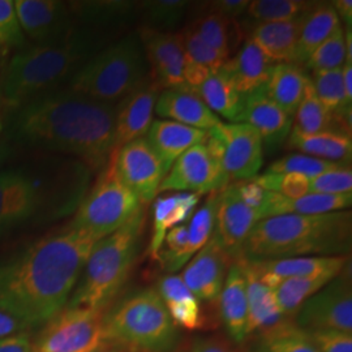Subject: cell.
Listing matches in <instances>:
<instances>
[{
    "mask_svg": "<svg viewBox=\"0 0 352 352\" xmlns=\"http://www.w3.org/2000/svg\"><path fill=\"white\" fill-rule=\"evenodd\" d=\"M96 243L69 223L0 260V309L30 329L47 324L71 299Z\"/></svg>",
    "mask_w": 352,
    "mask_h": 352,
    "instance_id": "cell-1",
    "label": "cell"
},
{
    "mask_svg": "<svg viewBox=\"0 0 352 352\" xmlns=\"http://www.w3.org/2000/svg\"><path fill=\"white\" fill-rule=\"evenodd\" d=\"M115 104L54 90L19 106L10 119L17 142L72 157L90 170L106 167L113 153Z\"/></svg>",
    "mask_w": 352,
    "mask_h": 352,
    "instance_id": "cell-2",
    "label": "cell"
},
{
    "mask_svg": "<svg viewBox=\"0 0 352 352\" xmlns=\"http://www.w3.org/2000/svg\"><path fill=\"white\" fill-rule=\"evenodd\" d=\"M351 241L350 210L274 215L258 221L253 227L240 258L267 261L305 256H347Z\"/></svg>",
    "mask_w": 352,
    "mask_h": 352,
    "instance_id": "cell-3",
    "label": "cell"
},
{
    "mask_svg": "<svg viewBox=\"0 0 352 352\" xmlns=\"http://www.w3.org/2000/svg\"><path fill=\"white\" fill-rule=\"evenodd\" d=\"M97 37L72 29L65 37L16 54L3 78V97L19 107L54 91L88 62L98 47Z\"/></svg>",
    "mask_w": 352,
    "mask_h": 352,
    "instance_id": "cell-4",
    "label": "cell"
},
{
    "mask_svg": "<svg viewBox=\"0 0 352 352\" xmlns=\"http://www.w3.org/2000/svg\"><path fill=\"white\" fill-rule=\"evenodd\" d=\"M145 222L142 205L124 226L96 243L67 307L104 309L123 287L135 265Z\"/></svg>",
    "mask_w": 352,
    "mask_h": 352,
    "instance_id": "cell-5",
    "label": "cell"
},
{
    "mask_svg": "<svg viewBox=\"0 0 352 352\" xmlns=\"http://www.w3.org/2000/svg\"><path fill=\"white\" fill-rule=\"evenodd\" d=\"M106 342L122 351L175 352L180 333L155 289L128 296L104 316Z\"/></svg>",
    "mask_w": 352,
    "mask_h": 352,
    "instance_id": "cell-6",
    "label": "cell"
},
{
    "mask_svg": "<svg viewBox=\"0 0 352 352\" xmlns=\"http://www.w3.org/2000/svg\"><path fill=\"white\" fill-rule=\"evenodd\" d=\"M139 34H131L94 54L69 80V89L96 101H120L146 78L148 67Z\"/></svg>",
    "mask_w": 352,
    "mask_h": 352,
    "instance_id": "cell-7",
    "label": "cell"
},
{
    "mask_svg": "<svg viewBox=\"0 0 352 352\" xmlns=\"http://www.w3.org/2000/svg\"><path fill=\"white\" fill-rule=\"evenodd\" d=\"M24 174L34 189L36 215L43 218L76 213L88 192L90 168L72 157H51Z\"/></svg>",
    "mask_w": 352,
    "mask_h": 352,
    "instance_id": "cell-8",
    "label": "cell"
},
{
    "mask_svg": "<svg viewBox=\"0 0 352 352\" xmlns=\"http://www.w3.org/2000/svg\"><path fill=\"white\" fill-rule=\"evenodd\" d=\"M142 204L118 177L113 164L107 162L96 186L87 193L71 225L101 240L124 226Z\"/></svg>",
    "mask_w": 352,
    "mask_h": 352,
    "instance_id": "cell-9",
    "label": "cell"
},
{
    "mask_svg": "<svg viewBox=\"0 0 352 352\" xmlns=\"http://www.w3.org/2000/svg\"><path fill=\"white\" fill-rule=\"evenodd\" d=\"M104 311L67 307L33 342V352H94L107 346Z\"/></svg>",
    "mask_w": 352,
    "mask_h": 352,
    "instance_id": "cell-10",
    "label": "cell"
},
{
    "mask_svg": "<svg viewBox=\"0 0 352 352\" xmlns=\"http://www.w3.org/2000/svg\"><path fill=\"white\" fill-rule=\"evenodd\" d=\"M205 142L217 155L228 183L250 180L264 164V142L247 123H219L208 131Z\"/></svg>",
    "mask_w": 352,
    "mask_h": 352,
    "instance_id": "cell-11",
    "label": "cell"
},
{
    "mask_svg": "<svg viewBox=\"0 0 352 352\" xmlns=\"http://www.w3.org/2000/svg\"><path fill=\"white\" fill-rule=\"evenodd\" d=\"M294 324L307 333L352 334V286L347 269L302 304L294 317Z\"/></svg>",
    "mask_w": 352,
    "mask_h": 352,
    "instance_id": "cell-12",
    "label": "cell"
},
{
    "mask_svg": "<svg viewBox=\"0 0 352 352\" xmlns=\"http://www.w3.org/2000/svg\"><path fill=\"white\" fill-rule=\"evenodd\" d=\"M228 184L217 155L204 141L176 160L164 176L158 193L189 192L201 196L222 190Z\"/></svg>",
    "mask_w": 352,
    "mask_h": 352,
    "instance_id": "cell-13",
    "label": "cell"
},
{
    "mask_svg": "<svg viewBox=\"0 0 352 352\" xmlns=\"http://www.w3.org/2000/svg\"><path fill=\"white\" fill-rule=\"evenodd\" d=\"M122 183L131 189L139 201L151 204L167 175L162 161L153 151L146 138L133 140L113 153L109 160Z\"/></svg>",
    "mask_w": 352,
    "mask_h": 352,
    "instance_id": "cell-14",
    "label": "cell"
},
{
    "mask_svg": "<svg viewBox=\"0 0 352 352\" xmlns=\"http://www.w3.org/2000/svg\"><path fill=\"white\" fill-rule=\"evenodd\" d=\"M234 260L212 235L210 240L197 252L179 277L200 302L218 304L227 272Z\"/></svg>",
    "mask_w": 352,
    "mask_h": 352,
    "instance_id": "cell-15",
    "label": "cell"
},
{
    "mask_svg": "<svg viewBox=\"0 0 352 352\" xmlns=\"http://www.w3.org/2000/svg\"><path fill=\"white\" fill-rule=\"evenodd\" d=\"M151 78L161 90L184 88L186 54L179 33L158 32L141 26L138 32Z\"/></svg>",
    "mask_w": 352,
    "mask_h": 352,
    "instance_id": "cell-16",
    "label": "cell"
},
{
    "mask_svg": "<svg viewBox=\"0 0 352 352\" xmlns=\"http://www.w3.org/2000/svg\"><path fill=\"white\" fill-rule=\"evenodd\" d=\"M258 221L260 214L243 202L235 183L219 190L213 235L234 261L239 260L243 245Z\"/></svg>",
    "mask_w": 352,
    "mask_h": 352,
    "instance_id": "cell-17",
    "label": "cell"
},
{
    "mask_svg": "<svg viewBox=\"0 0 352 352\" xmlns=\"http://www.w3.org/2000/svg\"><path fill=\"white\" fill-rule=\"evenodd\" d=\"M160 93L161 89L158 85L146 77L138 88L133 89L115 106L111 155L128 142L146 136L153 123V113Z\"/></svg>",
    "mask_w": 352,
    "mask_h": 352,
    "instance_id": "cell-18",
    "label": "cell"
},
{
    "mask_svg": "<svg viewBox=\"0 0 352 352\" xmlns=\"http://www.w3.org/2000/svg\"><path fill=\"white\" fill-rule=\"evenodd\" d=\"M14 11L24 36L37 45L65 37L72 28L69 6L58 0H16Z\"/></svg>",
    "mask_w": 352,
    "mask_h": 352,
    "instance_id": "cell-19",
    "label": "cell"
},
{
    "mask_svg": "<svg viewBox=\"0 0 352 352\" xmlns=\"http://www.w3.org/2000/svg\"><path fill=\"white\" fill-rule=\"evenodd\" d=\"M257 276L267 287L276 289L287 278L338 277L347 269L349 256H305L278 258L267 261H251Z\"/></svg>",
    "mask_w": 352,
    "mask_h": 352,
    "instance_id": "cell-20",
    "label": "cell"
},
{
    "mask_svg": "<svg viewBox=\"0 0 352 352\" xmlns=\"http://www.w3.org/2000/svg\"><path fill=\"white\" fill-rule=\"evenodd\" d=\"M240 123L253 126L267 146H278L289 138L294 118L272 101L263 87L245 96Z\"/></svg>",
    "mask_w": 352,
    "mask_h": 352,
    "instance_id": "cell-21",
    "label": "cell"
},
{
    "mask_svg": "<svg viewBox=\"0 0 352 352\" xmlns=\"http://www.w3.org/2000/svg\"><path fill=\"white\" fill-rule=\"evenodd\" d=\"M154 113L164 119L202 131H209L221 123L219 116L208 109L196 90L188 87L161 90Z\"/></svg>",
    "mask_w": 352,
    "mask_h": 352,
    "instance_id": "cell-22",
    "label": "cell"
},
{
    "mask_svg": "<svg viewBox=\"0 0 352 352\" xmlns=\"http://www.w3.org/2000/svg\"><path fill=\"white\" fill-rule=\"evenodd\" d=\"M247 280V302H248V337L252 333H258L260 336L276 330L283 324L289 322V318L282 314L274 292L267 287L257 276L251 263L240 258Z\"/></svg>",
    "mask_w": 352,
    "mask_h": 352,
    "instance_id": "cell-23",
    "label": "cell"
},
{
    "mask_svg": "<svg viewBox=\"0 0 352 352\" xmlns=\"http://www.w3.org/2000/svg\"><path fill=\"white\" fill-rule=\"evenodd\" d=\"M218 305L230 338L236 344L243 343L248 338V302L247 280L239 260L234 261L227 272Z\"/></svg>",
    "mask_w": 352,
    "mask_h": 352,
    "instance_id": "cell-24",
    "label": "cell"
},
{
    "mask_svg": "<svg viewBox=\"0 0 352 352\" xmlns=\"http://www.w3.org/2000/svg\"><path fill=\"white\" fill-rule=\"evenodd\" d=\"M34 189L24 173H0V236L36 215Z\"/></svg>",
    "mask_w": 352,
    "mask_h": 352,
    "instance_id": "cell-25",
    "label": "cell"
},
{
    "mask_svg": "<svg viewBox=\"0 0 352 352\" xmlns=\"http://www.w3.org/2000/svg\"><path fill=\"white\" fill-rule=\"evenodd\" d=\"M206 136L208 131L171 120H155L151 123L145 138L168 173L171 166L184 151L204 142Z\"/></svg>",
    "mask_w": 352,
    "mask_h": 352,
    "instance_id": "cell-26",
    "label": "cell"
},
{
    "mask_svg": "<svg viewBox=\"0 0 352 352\" xmlns=\"http://www.w3.org/2000/svg\"><path fill=\"white\" fill-rule=\"evenodd\" d=\"M200 202V196L189 192H175L160 196L153 202V232H151V257L157 260L162 248L166 234L174 227L183 225L195 213Z\"/></svg>",
    "mask_w": 352,
    "mask_h": 352,
    "instance_id": "cell-27",
    "label": "cell"
},
{
    "mask_svg": "<svg viewBox=\"0 0 352 352\" xmlns=\"http://www.w3.org/2000/svg\"><path fill=\"white\" fill-rule=\"evenodd\" d=\"M273 67L274 63L248 38L222 69L230 76L240 94L248 96L264 87Z\"/></svg>",
    "mask_w": 352,
    "mask_h": 352,
    "instance_id": "cell-28",
    "label": "cell"
},
{
    "mask_svg": "<svg viewBox=\"0 0 352 352\" xmlns=\"http://www.w3.org/2000/svg\"><path fill=\"white\" fill-rule=\"evenodd\" d=\"M157 291L176 327L184 330H200L206 318L201 302L187 289L179 276H164L158 280Z\"/></svg>",
    "mask_w": 352,
    "mask_h": 352,
    "instance_id": "cell-29",
    "label": "cell"
},
{
    "mask_svg": "<svg viewBox=\"0 0 352 352\" xmlns=\"http://www.w3.org/2000/svg\"><path fill=\"white\" fill-rule=\"evenodd\" d=\"M304 14L287 21L258 23L253 28L250 39L273 63L292 64Z\"/></svg>",
    "mask_w": 352,
    "mask_h": 352,
    "instance_id": "cell-30",
    "label": "cell"
},
{
    "mask_svg": "<svg viewBox=\"0 0 352 352\" xmlns=\"http://www.w3.org/2000/svg\"><path fill=\"white\" fill-rule=\"evenodd\" d=\"M352 193L347 195H321L308 193L299 199H286L282 195L269 192L261 218L283 215V214H302V215H317V214L334 213L351 208Z\"/></svg>",
    "mask_w": 352,
    "mask_h": 352,
    "instance_id": "cell-31",
    "label": "cell"
},
{
    "mask_svg": "<svg viewBox=\"0 0 352 352\" xmlns=\"http://www.w3.org/2000/svg\"><path fill=\"white\" fill-rule=\"evenodd\" d=\"M340 26L338 14L330 3H316L304 14L302 29L294 54L292 64L302 68L311 54Z\"/></svg>",
    "mask_w": 352,
    "mask_h": 352,
    "instance_id": "cell-32",
    "label": "cell"
},
{
    "mask_svg": "<svg viewBox=\"0 0 352 352\" xmlns=\"http://www.w3.org/2000/svg\"><path fill=\"white\" fill-rule=\"evenodd\" d=\"M286 148L336 164H347L351 161V138L334 132L304 133L292 126Z\"/></svg>",
    "mask_w": 352,
    "mask_h": 352,
    "instance_id": "cell-33",
    "label": "cell"
},
{
    "mask_svg": "<svg viewBox=\"0 0 352 352\" xmlns=\"http://www.w3.org/2000/svg\"><path fill=\"white\" fill-rule=\"evenodd\" d=\"M196 93L215 115H221L231 123H240L245 96L240 94L223 69L210 74Z\"/></svg>",
    "mask_w": 352,
    "mask_h": 352,
    "instance_id": "cell-34",
    "label": "cell"
},
{
    "mask_svg": "<svg viewBox=\"0 0 352 352\" xmlns=\"http://www.w3.org/2000/svg\"><path fill=\"white\" fill-rule=\"evenodd\" d=\"M189 25L210 47L227 59H231V55L239 49L244 39L239 21L221 13L212 11L202 13Z\"/></svg>",
    "mask_w": 352,
    "mask_h": 352,
    "instance_id": "cell-35",
    "label": "cell"
},
{
    "mask_svg": "<svg viewBox=\"0 0 352 352\" xmlns=\"http://www.w3.org/2000/svg\"><path fill=\"white\" fill-rule=\"evenodd\" d=\"M309 78L295 64H274L264 85L266 96L294 118Z\"/></svg>",
    "mask_w": 352,
    "mask_h": 352,
    "instance_id": "cell-36",
    "label": "cell"
},
{
    "mask_svg": "<svg viewBox=\"0 0 352 352\" xmlns=\"http://www.w3.org/2000/svg\"><path fill=\"white\" fill-rule=\"evenodd\" d=\"M292 126L304 133H338L336 128L334 113L329 111L327 107L318 101L311 80L308 81L302 101L294 113Z\"/></svg>",
    "mask_w": 352,
    "mask_h": 352,
    "instance_id": "cell-37",
    "label": "cell"
},
{
    "mask_svg": "<svg viewBox=\"0 0 352 352\" xmlns=\"http://www.w3.org/2000/svg\"><path fill=\"white\" fill-rule=\"evenodd\" d=\"M330 280L333 279L327 277L282 279L273 289L282 314L294 320L302 304L324 289Z\"/></svg>",
    "mask_w": 352,
    "mask_h": 352,
    "instance_id": "cell-38",
    "label": "cell"
},
{
    "mask_svg": "<svg viewBox=\"0 0 352 352\" xmlns=\"http://www.w3.org/2000/svg\"><path fill=\"white\" fill-rule=\"evenodd\" d=\"M186 0H146L138 1V16L145 28L158 32L174 33L188 10Z\"/></svg>",
    "mask_w": 352,
    "mask_h": 352,
    "instance_id": "cell-39",
    "label": "cell"
},
{
    "mask_svg": "<svg viewBox=\"0 0 352 352\" xmlns=\"http://www.w3.org/2000/svg\"><path fill=\"white\" fill-rule=\"evenodd\" d=\"M218 196H219V190L209 193L208 199L202 204L201 208H199L193 213L188 225H187L188 226V239H187V248L184 252V263L186 264L197 252L201 250L213 235Z\"/></svg>",
    "mask_w": 352,
    "mask_h": 352,
    "instance_id": "cell-40",
    "label": "cell"
},
{
    "mask_svg": "<svg viewBox=\"0 0 352 352\" xmlns=\"http://www.w3.org/2000/svg\"><path fill=\"white\" fill-rule=\"evenodd\" d=\"M260 352H318L309 334L294 320L260 336Z\"/></svg>",
    "mask_w": 352,
    "mask_h": 352,
    "instance_id": "cell-41",
    "label": "cell"
},
{
    "mask_svg": "<svg viewBox=\"0 0 352 352\" xmlns=\"http://www.w3.org/2000/svg\"><path fill=\"white\" fill-rule=\"evenodd\" d=\"M315 4L304 0H253L250 1L247 14L260 23L287 21L308 12Z\"/></svg>",
    "mask_w": 352,
    "mask_h": 352,
    "instance_id": "cell-42",
    "label": "cell"
},
{
    "mask_svg": "<svg viewBox=\"0 0 352 352\" xmlns=\"http://www.w3.org/2000/svg\"><path fill=\"white\" fill-rule=\"evenodd\" d=\"M69 10L93 23H120L138 16V1H81Z\"/></svg>",
    "mask_w": 352,
    "mask_h": 352,
    "instance_id": "cell-43",
    "label": "cell"
},
{
    "mask_svg": "<svg viewBox=\"0 0 352 352\" xmlns=\"http://www.w3.org/2000/svg\"><path fill=\"white\" fill-rule=\"evenodd\" d=\"M309 80L314 85L318 101L321 102L329 111L337 113L351 106V102L347 100L343 88L342 68L312 72V77Z\"/></svg>",
    "mask_w": 352,
    "mask_h": 352,
    "instance_id": "cell-44",
    "label": "cell"
},
{
    "mask_svg": "<svg viewBox=\"0 0 352 352\" xmlns=\"http://www.w3.org/2000/svg\"><path fill=\"white\" fill-rule=\"evenodd\" d=\"M346 62L344 29L340 26L325 42L316 49L302 67V71H330L342 68Z\"/></svg>",
    "mask_w": 352,
    "mask_h": 352,
    "instance_id": "cell-45",
    "label": "cell"
},
{
    "mask_svg": "<svg viewBox=\"0 0 352 352\" xmlns=\"http://www.w3.org/2000/svg\"><path fill=\"white\" fill-rule=\"evenodd\" d=\"M180 34L182 45L184 49L186 58L190 59L195 63L201 64L205 68H208L212 74L221 71L225 64L230 60L225 58L222 54L214 50L204 39H202L195 29L190 25H187Z\"/></svg>",
    "mask_w": 352,
    "mask_h": 352,
    "instance_id": "cell-46",
    "label": "cell"
},
{
    "mask_svg": "<svg viewBox=\"0 0 352 352\" xmlns=\"http://www.w3.org/2000/svg\"><path fill=\"white\" fill-rule=\"evenodd\" d=\"M340 166H346V164H336V162L320 160V158H315L311 155L294 153V154L285 155V157L277 160L276 162H273L265 173H270V174L296 173V174H302V175L308 176L309 179H312L325 171H329L331 168H337Z\"/></svg>",
    "mask_w": 352,
    "mask_h": 352,
    "instance_id": "cell-47",
    "label": "cell"
},
{
    "mask_svg": "<svg viewBox=\"0 0 352 352\" xmlns=\"http://www.w3.org/2000/svg\"><path fill=\"white\" fill-rule=\"evenodd\" d=\"M351 192L352 171L347 164L309 179V193L347 195Z\"/></svg>",
    "mask_w": 352,
    "mask_h": 352,
    "instance_id": "cell-48",
    "label": "cell"
},
{
    "mask_svg": "<svg viewBox=\"0 0 352 352\" xmlns=\"http://www.w3.org/2000/svg\"><path fill=\"white\" fill-rule=\"evenodd\" d=\"M25 36L17 21L12 0H0V45L20 46Z\"/></svg>",
    "mask_w": 352,
    "mask_h": 352,
    "instance_id": "cell-49",
    "label": "cell"
},
{
    "mask_svg": "<svg viewBox=\"0 0 352 352\" xmlns=\"http://www.w3.org/2000/svg\"><path fill=\"white\" fill-rule=\"evenodd\" d=\"M318 352H352V334L344 331L308 333Z\"/></svg>",
    "mask_w": 352,
    "mask_h": 352,
    "instance_id": "cell-50",
    "label": "cell"
},
{
    "mask_svg": "<svg viewBox=\"0 0 352 352\" xmlns=\"http://www.w3.org/2000/svg\"><path fill=\"white\" fill-rule=\"evenodd\" d=\"M235 187H236V190H238L240 199L243 200V202L245 205H248L253 210H256L261 217V212L264 209L265 202H266V197H267L269 190L263 188L253 179L236 182Z\"/></svg>",
    "mask_w": 352,
    "mask_h": 352,
    "instance_id": "cell-51",
    "label": "cell"
},
{
    "mask_svg": "<svg viewBox=\"0 0 352 352\" xmlns=\"http://www.w3.org/2000/svg\"><path fill=\"white\" fill-rule=\"evenodd\" d=\"M189 352H238L230 340L222 337H200L193 340Z\"/></svg>",
    "mask_w": 352,
    "mask_h": 352,
    "instance_id": "cell-52",
    "label": "cell"
},
{
    "mask_svg": "<svg viewBox=\"0 0 352 352\" xmlns=\"http://www.w3.org/2000/svg\"><path fill=\"white\" fill-rule=\"evenodd\" d=\"M248 6L250 0H215L209 3L208 11L221 13L223 16L238 20L239 16L247 12Z\"/></svg>",
    "mask_w": 352,
    "mask_h": 352,
    "instance_id": "cell-53",
    "label": "cell"
},
{
    "mask_svg": "<svg viewBox=\"0 0 352 352\" xmlns=\"http://www.w3.org/2000/svg\"><path fill=\"white\" fill-rule=\"evenodd\" d=\"M29 329L23 320L0 309V340L25 333Z\"/></svg>",
    "mask_w": 352,
    "mask_h": 352,
    "instance_id": "cell-54",
    "label": "cell"
},
{
    "mask_svg": "<svg viewBox=\"0 0 352 352\" xmlns=\"http://www.w3.org/2000/svg\"><path fill=\"white\" fill-rule=\"evenodd\" d=\"M210 74L212 72L201 64L195 63L188 58H186V64H184V82H186V87L196 90L209 77Z\"/></svg>",
    "mask_w": 352,
    "mask_h": 352,
    "instance_id": "cell-55",
    "label": "cell"
},
{
    "mask_svg": "<svg viewBox=\"0 0 352 352\" xmlns=\"http://www.w3.org/2000/svg\"><path fill=\"white\" fill-rule=\"evenodd\" d=\"M0 352H33L29 331L0 340Z\"/></svg>",
    "mask_w": 352,
    "mask_h": 352,
    "instance_id": "cell-56",
    "label": "cell"
},
{
    "mask_svg": "<svg viewBox=\"0 0 352 352\" xmlns=\"http://www.w3.org/2000/svg\"><path fill=\"white\" fill-rule=\"evenodd\" d=\"M336 13L338 14L340 21H342L346 28L352 26V1L351 0H336L330 3Z\"/></svg>",
    "mask_w": 352,
    "mask_h": 352,
    "instance_id": "cell-57",
    "label": "cell"
},
{
    "mask_svg": "<svg viewBox=\"0 0 352 352\" xmlns=\"http://www.w3.org/2000/svg\"><path fill=\"white\" fill-rule=\"evenodd\" d=\"M342 81L346 97L352 103V64L344 63L342 65Z\"/></svg>",
    "mask_w": 352,
    "mask_h": 352,
    "instance_id": "cell-58",
    "label": "cell"
},
{
    "mask_svg": "<svg viewBox=\"0 0 352 352\" xmlns=\"http://www.w3.org/2000/svg\"><path fill=\"white\" fill-rule=\"evenodd\" d=\"M94 352H124L122 351V350H119V349H116V347H113V346H110V344H107V346H104V347H102L100 350H97V351Z\"/></svg>",
    "mask_w": 352,
    "mask_h": 352,
    "instance_id": "cell-59",
    "label": "cell"
}]
</instances>
